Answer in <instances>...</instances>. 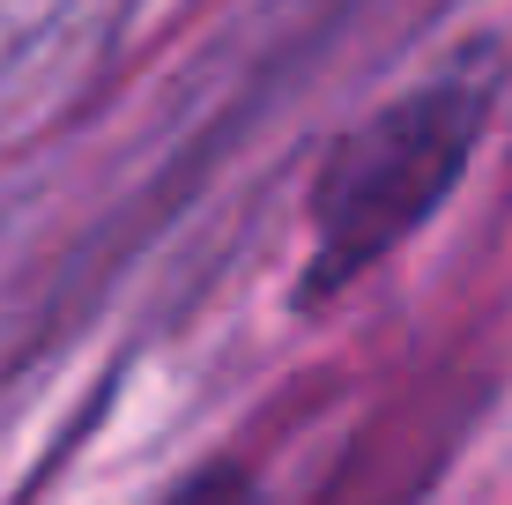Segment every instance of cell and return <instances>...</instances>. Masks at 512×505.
<instances>
[{"instance_id":"1","label":"cell","mask_w":512,"mask_h":505,"mask_svg":"<svg viewBox=\"0 0 512 505\" xmlns=\"http://www.w3.org/2000/svg\"><path fill=\"white\" fill-rule=\"evenodd\" d=\"M490 119L483 75L423 82L416 97H394L364 127H349L312 179V268L305 305L327 290H349L379 268L401 238H416L438 216V201L461 186L475 142Z\"/></svg>"}]
</instances>
